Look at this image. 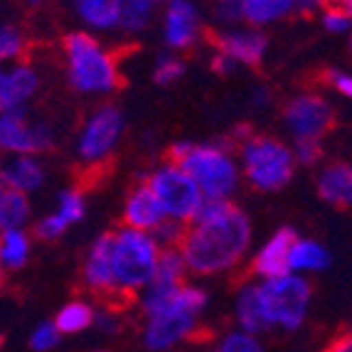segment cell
Masks as SVG:
<instances>
[{"mask_svg":"<svg viewBox=\"0 0 352 352\" xmlns=\"http://www.w3.org/2000/svg\"><path fill=\"white\" fill-rule=\"evenodd\" d=\"M252 247V222L247 212L232 202L205 200L197 217L188 224L180 252L188 271L197 276H217L236 269Z\"/></svg>","mask_w":352,"mask_h":352,"instance_id":"obj_1","label":"cell"},{"mask_svg":"<svg viewBox=\"0 0 352 352\" xmlns=\"http://www.w3.org/2000/svg\"><path fill=\"white\" fill-rule=\"evenodd\" d=\"M168 160L188 173L205 200L232 202V195L239 190V160L227 143L177 141L173 143Z\"/></svg>","mask_w":352,"mask_h":352,"instance_id":"obj_2","label":"cell"},{"mask_svg":"<svg viewBox=\"0 0 352 352\" xmlns=\"http://www.w3.org/2000/svg\"><path fill=\"white\" fill-rule=\"evenodd\" d=\"M65 65L67 79L79 94L106 96L121 87V72L113 52L87 30L65 37Z\"/></svg>","mask_w":352,"mask_h":352,"instance_id":"obj_3","label":"cell"},{"mask_svg":"<svg viewBox=\"0 0 352 352\" xmlns=\"http://www.w3.org/2000/svg\"><path fill=\"white\" fill-rule=\"evenodd\" d=\"M163 249L148 232L121 227L111 232V271L118 300L135 296L151 281Z\"/></svg>","mask_w":352,"mask_h":352,"instance_id":"obj_4","label":"cell"},{"mask_svg":"<svg viewBox=\"0 0 352 352\" xmlns=\"http://www.w3.org/2000/svg\"><path fill=\"white\" fill-rule=\"evenodd\" d=\"M239 170L254 190L276 192L291 182L296 173V160L291 146L281 138L249 133L241 135L239 141Z\"/></svg>","mask_w":352,"mask_h":352,"instance_id":"obj_5","label":"cell"},{"mask_svg":"<svg viewBox=\"0 0 352 352\" xmlns=\"http://www.w3.org/2000/svg\"><path fill=\"white\" fill-rule=\"evenodd\" d=\"M207 294L202 288L180 286L158 311L148 316L146 345L151 350H165L175 342L188 340L197 330V316L205 311Z\"/></svg>","mask_w":352,"mask_h":352,"instance_id":"obj_6","label":"cell"},{"mask_svg":"<svg viewBox=\"0 0 352 352\" xmlns=\"http://www.w3.org/2000/svg\"><path fill=\"white\" fill-rule=\"evenodd\" d=\"M258 288V300L266 325H281L286 330L300 328L311 303V283L296 274H283L278 278H266Z\"/></svg>","mask_w":352,"mask_h":352,"instance_id":"obj_7","label":"cell"},{"mask_svg":"<svg viewBox=\"0 0 352 352\" xmlns=\"http://www.w3.org/2000/svg\"><path fill=\"white\" fill-rule=\"evenodd\" d=\"M148 188L153 190L155 200L163 207L165 217L175 219V222L190 224L197 212H200L205 197L200 195L197 185L190 180V175L182 170L180 165H175L173 160L160 163L151 175L146 177Z\"/></svg>","mask_w":352,"mask_h":352,"instance_id":"obj_8","label":"cell"},{"mask_svg":"<svg viewBox=\"0 0 352 352\" xmlns=\"http://www.w3.org/2000/svg\"><path fill=\"white\" fill-rule=\"evenodd\" d=\"M124 113L116 106L104 104L84 121L76 138V155L84 165H101L111 158L121 135H124Z\"/></svg>","mask_w":352,"mask_h":352,"instance_id":"obj_9","label":"cell"},{"mask_svg":"<svg viewBox=\"0 0 352 352\" xmlns=\"http://www.w3.org/2000/svg\"><path fill=\"white\" fill-rule=\"evenodd\" d=\"M266 50H269V40L261 30L256 28H224L217 37H214V57H212V67L219 74H232L236 67H256L264 62Z\"/></svg>","mask_w":352,"mask_h":352,"instance_id":"obj_10","label":"cell"},{"mask_svg":"<svg viewBox=\"0 0 352 352\" xmlns=\"http://www.w3.org/2000/svg\"><path fill=\"white\" fill-rule=\"evenodd\" d=\"M283 124L294 141H323L335 124V111L323 94L303 91L283 106Z\"/></svg>","mask_w":352,"mask_h":352,"instance_id":"obj_11","label":"cell"},{"mask_svg":"<svg viewBox=\"0 0 352 352\" xmlns=\"http://www.w3.org/2000/svg\"><path fill=\"white\" fill-rule=\"evenodd\" d=\"M52 143V129L28 118L25 109L0 113V153H6V155H40V153L50 151Z\"/></svg>","mask_w":352,"mask_h":352,"instance_id":"obj_12","label":"cell"},{"mask_svg":"<svg viewBox=\"0 0 352 352\" xmlns=\"http://www.w3.org/2000/svg\"><path fill=\"white\" fill-rule=\"evenodd\" d=\"M205 20L195 0H168L163 6V40L173 52L192 50L202 37Z\"/></svg>","mask_w":352,"mask_h":352,"instance_id":"obj_13","label":"cell"},{"mask_svg":"<svg viewBox=\"0 0 352 352\" xmlns=\"http://www.w3.org/2000/svg\"><path fill=\"white\" fill-rule=\"evenodd\" d=\"M82 276L87 288L94 296H99V298H118L116 283H113V271H111V232L101 234L89 247L87 258H84Z\"/></svg>","mask_w":352,"mask_h":352,"instance_id":"obj_14","label":"cell"},{"mask_svg":"<svg viewBox=\"0 0 352 352\" xmlns=\"http://www.w3.org/2000/svg\"><path fill=\"white\" fill-rule=\"evenodd\" d=\"M84 214H87V197L82 190H62L54 210L37 222L35 234L40 239H59L67 229L82 222Z\"/></svg>","mask_w":352,"mask_h":352,"instance_id":"obj_15","label":"cell"},{"mask_svg":"<svg viewBox=\"0 0 352 352\" xmlns=\"http://www.w3.org/2000/svg\"><path fill=\"white\" fill-rule=\"evenodd\" d=\"M294 241H296V232L291 227L276 229L264 241V247L256 252V256H254L252 261L254 276L266 281V278H278L283 274H291V269H288V252H291Z\"/></svg>","mask_w":352,"mask_h":352,"instance_id":"obj_16","label":"cell"},{"mask_svg":"<svg viewBox=\"0 0 352 352\" xmlns=\"http://www.w3.org/2000/svg\"><path fill=\"white\" fill-rule=\"evenodd\" d=\"M163 219H165V212L160 207V202L155 200L153 190L148 188V182L141 180L138 185H133L124 202V227L151 234Z\"/></svg>","mask_w":352,"mask_h":352,"instance_id":"obj_17","label":"cell"},{"mask_svg":"<svg viewBox=\"0 0 352 352\" xmlns=\"http://www.w3.org/2000/svg\"><path fill=\"white\" fill-rule=\"evenodd\" d=\"M0 175L10 190H18L23 195H32L47 180V168L37 155H8V160L0 165Z\"/></svg>","mask_w":352,"mask_h":352,"instance_id":"obj_18","label":"cell"},{"mask_svg":"<svg viewBox=\"0 0 352 352\" xmlns=\"http://www.w3.org/2000/svg\"><path fill=\"white\" fill-rule=\"evenodd\" d=\"M40 89V74L28 62H15L6 65V101L8 111H18L30 104V99Z\"/></svg>","mask_w":352,"mask_h":352,"instance_id":"obj_19","label":"cell"},{"mask_svg":"<svg viewBox=\"0 0 352 352\" xmlns=\"http://www.w3.org/2000/svg\"><path fill=\"white\" fill-rule=\"evenodd\" d=\"M318 195L333 207H350L352 202V168L347 163H330L318 175Z\"/></svg>","mask_w":352,"mask_h":352,"instance_id":"obj_20","label":"cell"},{"mask_svg":"<svg viewBox=\"0 0 352 352\" xmlns=\"http://www.w3.org/2000/svg\"><path fill=\"white\" fill-rule=\"evenodd\" d=\"M298 12V0H241V20L249 28H269Z\"/></svg>","mask_w":352,"mask_h":352,"instance_id":"obj_21","label":"cell"},{"mask_svg":"<svg viewBox=\"0 0 352 352\" xmlns=\"http://www.w3.org/2000/svg\"><path fill=\"white\" fill-rule=\"evenodd\" d=\"M72 6L91 32L118 30V0H72Z\"/></svg>","mask_w":352,"mask_h":352,"instance_id":"obj_22","label":"cell"},{"mask_svg":"<svg viewBox=\"0 0 352 352\" xmlns=\"http://www.w3.org/2000/svg\"><path fill=\"white\" fill-rule=\"evenodd\" d=\"M168 0H118V30L135 35L151 25Z\"/></svg>","mask_w":352,"mask_h":352,"instance_id":"obj_23","label":"cell"},{"mask_svg":"<svg viewBox=\"0 0 352 352\" xmlns=\"http://www.w3.org/2000/svg\"><path fill=\"white\" fill-rule=\"evenodd\" d=\"M330 266V252L313 239H298L291 244L288 252V269L294 271H323Z\"/></svg>","mask_w":352,"mask_h":352,"instance_id":"obj_24","label":"cell"},{"mask_svg":"<svg viewBox=\"0 0 352 352\" xmlns=\"http://www.w3.org/2000/svg\"><path fill=\"white\" fill-rule=\"evenodd\" d=\"M30 258V234L25 229L0 232V271H18Z\"/></svg>","mask_w":352,"mask_h":352,"instance_id":"obj_25","label":"cell"},{"mask_svg":"<svg viewBox=\"0 0 352 352\" xmlns=\"http://www.w3.org/2000/svg\"><path fill=\"white\" fill-rule=\"evenodd\" d=\"M32 214V205L30 197L18 190L8 188L6 192H0V232L8 229H25Z\"/></svg>","mask_w":352,"mask_h":352,"instance_id":"obj_26","label":"cell"},{"mask_svg":"<svg viewBox=\"0 0 352 352\" xmlns=\"http://www.w3.org/2000/svg\"><path fill=\"white\" fill-rule=\"evenodd\" d=\"M236 320L244 328V333L254 335L266 330V318L261 311V300H258V288L256 286H244L236 296Z\"/></svg>","mask_w":352,"mask_h":352,"instance_id":"obj_27","label":"cell"},{"mask_svg":"<svg viewBox=\"0 0 352 352\" xmlns=\"http://www.w3.org/2000/svg\"><path fill=\"white\" fill-rule=\"evenodd\" d=\"M94 308L89 303H84V300H72V303H67L62 311L57 313V318H54V328H57V333H79V330L89 328V325L94 323Z\"/></svg>","mask_w":352,"mask_h":352,"instance_id":"obj_28","label":"cell"},{"mask_svg":"<svg viewBox=\"0 0 352 352\" xmlns=\"http://www.w3.org/2000/svg\"><path fill=\"white\" fill-rule=\"evenodd\" d=\"M28 52V37L12 23H0V62L3 65H15Z\"/></svg>","mask_w":352,"mask_h":352,"instance_id":"obj_29","label":"cell"},{"mask_svg":"<svg viewBox=\"0 0 352 352\" xmlns=\"http://www.w3.org/2000/svg\"><path fill=\"white\" fill-rule=\"evenodd\" d=\"M182 74H185V59L175 52L158 57V62H155V67H153V82L163 84V87L175 84Z\"/></svg>","mask_w":352,"mask_h":352,"instance_id":"obj_30","label":"cell"},{"mask_svg":"<svg viewBox=\"0 0 352 352\" xmlns=\"http://www.w3.org/2000/svg\"><path fill=\"white\" fill-rule=\"evenodd\" d=\"M185 229H188V224L165 217L158 227L153 229L151 236L155 239V244H158L160 249H177L180 247L182 236H185Z\"/></svg>","mask_w":352,"mask_h":352,"instance_id":"obj_31","label":"cell"},{"mask_svg":"<svg viewBox=\"0 0 352 352\" xmlns=\"http://www.w3.org/2000/svg\"><path fill=\"white\" fill-rule=\"evenodd\" d=\"M291 153H294L296 165L313 168V165H318L320 158H323V141H294Z\"/></svg>","mask_w":352,"mask_h":352,"instance_id":"obj_32","label":"cell"},{"mask_svg":"<svg viewBox=\"0 0 352 352\" xmlns=\"http://www.w3.org/2000/svg\"><path fill=\"white\" fill-rule=\"evenodd\" d=\"M320 20H323V28L333 35H345L350 32L352 25V12L342 10V8H323L320 10Z\"/></svg>","mask_w":352,"mask_h":352,"instance_id":"obj_33","label":"cell"},{"mask_svg":"<svg viewBox=\"0 0 352 352\" xmlns=\"http://www.w3.org/2000/svg\"><path fill=\"white\" fill-rule=\"evenodd\" d=\"M212 15L224 28H234V25L244 23L241 20V0H212Z\"/></svg>","mask_w":352,"mask_h":352,"instance_id":"obj_34","label":"cell"},{"mask_svg":"<svg viewBox=\"0 0 352 352\" xmlns=\"http://www.w3.org/2000/svg\"><path fill=\"white\" fill-rule=\"evenodd\" d=\"M219 352H264V347L258 345V340L249 333H232L224 338Z\"/></svg>","mask_w":352,"mask_h":352,"instance_id":"obj_35","label":"cell"},{"mask_svg":"<svg viewBox=\"0 0 352 352\" xmlns=\"http://www.w3.org/2000/svg\"><path fill=\"white\" fill-rule=\"evenodd\" d=\"M57 340H59L57 328H54L52 323H42V325H37L32 338H30V345H32V350L45 352V350H50V347L57 345Z\"/></svg>","mask_w":352,"mask_h":352,"instance_id":"obj_36","label":"cell"},{"mask_svg":"<svg viewBox=\"0 0 352 352\" xmlns=\"http://www.w3.org/2000/svg\"><path fill=\"white\" fill-rule=\"evenodd\" d=\"M325 82H328V87L333 89L335 94H340V96H352V76L350 72L345 69H328L325 72Z\"/></svg>","mask_w":352,"mask_h":352,"instance_id":"obj_37","label":"cell"},{"mask_svg":"<svg viewBox=\"0 0 352 352\" xmlns=\"http://www.w3.org/2000/svg\"><path fill=\"white\" fill-rule=\"evenodd\" d=\"M325 352H352V338H350V333H342L338 340L333 342V345L328 347Z\"/></svg>","mask_w":352,"mask_h":352,"instance_id":"obj_38","label":"cell"},{"mask_svg":"<svg viewBox=\"0 0 352 352\" xmlns=\"http://www.w3.org/2000/svg\"><path fill=\"white\" fill-rule=\"evenodd\" d=\"M8 111V101H6V65L0 62V113Z\"/></svg>","mask_w":352,"mask_h":352,"instance_id":"obj_39","label":"cell"},{"mask_svg":"<svg viewBox=\"0 0 352 352\" xmlns=\"http://www.w3.org/2000/svg\"><path fill=\"white\" fill-rule=\"evenodd\" d=\"M323 8H342V10H350L352 0H320Z\"/></svg>","mask_w":352,"mask_h":352,"instance_id":"obj_40","label":"cell"},{"mask_svg":"<svg viewBox=\"0 0 352 352\" xmlns=\"http://www.w3.org/2000/svg\"><path fill=\"white\" fill-rule=\"evenodd\" d=\"M3 286H6V271H0V291H3Z\"/></svg>","mask_w":352,"mask_h":352,"instance_id":"obj_41","label":"cell"},{"mask_svg":"<svg viewBox=\"0 0 352 352\" xmlns=\"http://www.w3.org/2000/svg\"><path fill=\"white\" fill-rule=\"evenodd\" d=\"M8 190V185H6V180H3V175H0V192H6Z\"/></svg>","mask_w":352,"mask_h":352,"instance_id":"obj_42","label":"cell"},{"mask_svg":"<svg viewBox=\"0 0 352 352\" xmlns=\"http://www.w3.org/2000/svg\"><path fill=\"white\" fill-rule=\"evenodd\" d=\"M28 3H40V0H28Z\"/></svg>","mask_w":352,"mask_h":352,"instance_id":"obj_43","label":"cell"}]
</instances>
